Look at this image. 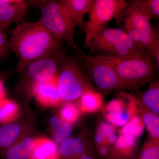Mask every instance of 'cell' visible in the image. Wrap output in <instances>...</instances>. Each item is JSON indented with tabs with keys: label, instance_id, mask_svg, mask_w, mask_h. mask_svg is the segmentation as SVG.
I'll return each mask as SVG.
<instances>
[{
	"label": "cell",
	"instance_id": "obj_9",
	"mask_svg": "<svg viewBox=\"0 0 159 159\" xmlns=\"http://www.w3.org/2000/svg\"><path fill=\"white\" fill-rule=\"evenodd\" d=\"M118 23L127 25L139 31L142 36V43L145 51L153 57L159 68V39L150 23L129 2L119 19Z\"/></svg>",
	"mask_w": 159,
	"mask_h": 159
},
{
	"label": "cell",
	"instance_id": "obj_21",
	"mask_svg": "<svg viewBox=\"0 0 159 159\" xmlns=\"http://www.w3.org/2000/svg\"><path fill=\"white\" fill-rule=\"evenodd\" d=\"M21 114L19 106L14 101L4 98L0 100V124L16 121Z\"/></svg>",
	"mask_w": 159,
	"mask_h": 159
},
{
	"label": "cell",
	"instance_id": "obj_26",
	"mask_svg": "<svg viewBox=\"0 0 159 159\" xmlns=\"http://www.w3.org/2000/svg\"><path fill=\"white\" fill-rule=\"evenodd\" d=\"M145 125L140 115L134 117L119 130V135L128 134L139 139L144 132Z\"/></svg>",
	"mask_w": 159,
	"mask_h": 159
},
{
	"label": "cell",
	"instance_id": "obj_30",
	"mask_svg": "<svg viewBox=\"0 0 159 159\" xmlns=\"http://www.w3.org/2000/svg\"><path fill=\"white\" fill-rule=\"evenodd\" d=\"M79 159H96L94 155L93 148L89 150L88 152L84 154Z\"/></svg>",
	"mask_w": 159,
	"mask_h": 159
},
{
	"label": "cell",
	"instance_id": "obj_16",
	"mask_svg": "<svg viewBox=\"0 0 159 159\" xmlns=\"http://www.w3.org/2000/svg\"><path fill=\"white\" fill-rule=\"evenodd\" d=\"M35 139L30 134L6 149L0 157L2 159H28L33 149Z\"/></svg>",
	"mask_w": 159,
	"mask_h": 159
},
{
	"label": "cell",
	"instance_id": "obj_20",
	"mask_svg": "<svg viewBox=\"0 0 159 159\" xmlns=\"http://www.w3.org/2000/svg\"><path fill=\"white\" fill-rule=\"evenodd\" d=\"M137 99L139 114L142 118L145 127L150 138L159 139V117L158 115L145 108Z\"/></svg>",
	"mask_w": 159,
	"mask_h": 159
},
{
	"label": "cell",
	"instance_id": "obj_24",
	"mask_svg": "<svg viewBox=\"0 0 159 159\" xmlns=\"http://www.w3.org/2000/svg\"><path fill=\"white\" fill-rule=\"evenodd\" d=\"M92 148L90 137L86 132L83 133L74 138L70 159H79Z\"/></svg>",
	"mask_w": 159,
	"mask_h": 159
},
{
	"label": "cell",
	"instance_id": "obj_8",
	"mask_svg": "<svg viewBox=\"0 0 159 159\" xmlns=\"http://www.w3.org/2000/svg\"><path fill=\"white\" fill-rule=\"evenodd\" d=\"M127 5L125 0H93L84 26V45L106 28L112 20L119 19Z\"/></svg>",
	"mask_w": 159,
	"mask_h": 159
},
{
	"label": "cell",
	"instance_id": "obj_33",
	"mask_svg": "<svg viewBox=\"0 0 159 159\" xmlns=\"http://www.w3.org/2000/svg\"><path fill=\"white\" fill-rule=\"evenodd\" d=\"M0 31H1V30H0Z\"/></svg>",
	"mask_w": 159,
	"mask_h": 159
},
{
	"label": "cell",
	"instance_id": "obj_10",
	"mask_svg": "<svg viewBox=\"0 0 159 159\" xmlns=\"http://www.w3.org/2000/svg\"><path fill=\"white\" fill-rule=\"evenodd\" d=\"M102 116L106 122L114 127H122L139 115L136 97L124 91L104 105Z\"/></svg>",
	"mask_w": 159,
	"mask_h": 159
},
{
	"label": "cell",
	"instance_id": "obj_22",
	"mask_svg": "<svg viewBox=\"0 0 159 159\" xmlns=\"http://www.w3.org/2000/svg\"><path fill=\"white\" fill-rule=\"evenodd\" d=\"M51 134L54 142L59 144L70 136L73 131L72 125L63 122L58 116H53L49 120Z\"/></svg>",
	"mask_w": 159,
	"mask_h": 159
},
{
	"label": "cell",
	"instance_id": "obj_28",
	"mask_svg": "<svg viewBox=\"0 0 159 159\" xmlns=\"http://www.w3.org/2000/svg\"><path fill=\"white\" fill-rule=\"evenodd\" d=\"M11 51L9 40L4 31H0V61Z\"/></svg>",
	"mask_w": 159,
	"mask_h": 159
},
{
	"label": "cell",
	"instance_id": "obj_15",
	"mask_svg": "<svg viewBox=\"0 0 159 159\" xmlns=\"http://www.w3.org/2000/svg\"><path fill=\"white\" fill-rule=\"evenodd\" d=\"M28 159H59L57 144L47 137L36 138Z\"/></svg>",
	"mask_w": 159,
	"mask_h": 159
},
{
	"label": "cell",
	"instance_id": "obj_25",
	"mask_svg": "<svg viewBox=\"0 0 159 159\" xmlns=\"http://www.w3.org/2000/svg\"><path fill=\"white\" fill-rule=\"evenodd\" d=\"M80 113L79 107L73 102H65L61 106L58 117L63 122L73 125L79 120Z\"/></svg>",
	"mask_w": 159,
	"mask_h": 159
},
{
	"label": "cell",
	"instance_id": "obj_5",
	"mask_svg": "<svg viewBox=\"0 0 159 159\" xmlns=\"http://www.w3.org/2000/svg\"><path fill=\"white\" fill-rule=\"evenodd\" d=\"M57 82L60 96L64 103L74 102L86 91L95 89L77 57L67 55L61 62Z\"/></svg>",
	"mask_w": 159,
	"mask_h": 159
},
{
	"label": "cell",
	"instance_id": "obj_11",
	"mask_svg": "<svg viewBox=\"0 0 159 159\" xmlns=\"http://www.w3.org/2000/svg\"><path fill=\"white\" fill-rule=\"evenodd\" d=\"M28 2L24 0H0V30L23 22L28 12Z\"/></svg>",
	"mask_w": 159,
	"mask_h": 159
},
{
	"label": "cell",
	"instance_id": "obj_27",
	"mask_svg": "<svg viewBox=\"0 0 159 159\" xmlns=\"http://www.w3.org/2000/svg\"><path fill=\"white\" fill-rule=\"evenodd\" d=\"M138 159H159V139L149 138L142 147Z\"/></svg>",
	"mask_w": 159,
	"mask_h": 159
},
{
	"label": "cell",
	"instance_id": "obj_17",
	"mask_svg": "<svg viewBox=\"0 0 159 159\" xmlns=\"http://www.w3.org/2000/svg\"><path fill=\"white\" fill-rule=\"evenodd\" d=\"M79 108L81 112L92 113L102 110L104 107L102 95L96 89L86 91L79 99Z\"/></svg>",
	"mask_w": 159,
	"mask_h": 159
},
{
	"label": "cell",
	"instance_id": "obj_7",
	"mask_svg": "<svg viewBox=\"0 0 159 159\" xmlns=\"http://www.w3.org/2000/svg\"><path fill=\"white\" fill-rule=\"evenodd\" d=\"M64 48L58 53L31 63L20 73L17 88L25 95L32 96L34 86L49 81L59 73L63 60L66 55Z\"/></svg>",
	"mask_w": 159,
	"mask_h": 159
},
{
	"label": "cell",
	"instance_id": "obj_2",
	"mask_svg": "<svg viewBox=\"0 0 159 159\" xmlns=\"http://www.w3.org/2000/svg\"><path fill=\"white\" fill-rule=\"evenodd\" d=\"M96 57L109 62L131 91L155 79L159 69L148 52L124 57Z\"/></svg>",
	"mask_w": 159,
	"mask_h": 159
},
{
	"label": "cell",
	"instance_id": "obj_29",
	"mask_svg": "<svg viewBox=\"0 0 159 159\" xmlns=\"http://www.w3.org/2000/svg\"><path fill=\"white\" fill-rule=\"evenodd\" d=\"M111 146L102 145L96 147L97 155L100 159H110L111 154Z\"/></svg>",
	"mask_w": 159,
	"mask_h": 159
},
{
	"label": "cell",
	"instance_id": "obj_19",
	"mask_svg": "<svg viewBox=\"0 0 159 159\" xmlns=\"http://www.w3.org/2000/svg\"><path fill=\"white\" fill-rule=\"evenodd\" d=\"M76 27H83L86 14L88 13L93 0H62Z\"/></svg>",
	"mask_w": 159,
	"mask_h": 159
},
{
	"label": "cell",
	"instance_id": "obj_32",
	"mask_svg": "<svg viewBox=\"0 0 159 159\" xmlns=\"http://www.w3.org/2000/svg\"><path fill=\"white\" fill-rule=\"evenodd\" d=\"M131 159H137L136 157H134L132 158Z\"/></svg>",
	"mask_w": 159,
	"mask_h": 159
},
{
	"label": "cell",
	"instance_id": "obj_6",
	"mask_svg": "<svg viewBox=\"0 0 159 159\" xmlns=\"http://www.w3.org/2000/svg\"><path fill=\"white\" fill-rule=\"evenodd\" d=\"M77 58L94 84L103 93L130 90L113 66L106 61L79 50Z\"/></svg>",
	"mask_w": 159,
	"mask_h": 159
},
{
	"label": "cell",
	"instance_id": "obj_14",
	"mask_svg": "<svg viewBox=\"0 0 159 159\" xmlns=\"http://www.w3.org/2000/svg\"><path fill=\"white\" fill-rule=\"evenodd\" d=\"M138 139L128 134L119 135L111 146L110 159H131L138 148Z\"/></svg>",
	"mask_w": 159,
	"mask_h": 159
},
{
	"label": "cell",
	"instance_id": "obj_31",
	"mask_svg": "<svg viewBox=\"0 0 159 159\" xmlns=\"http://www.w3.org/2000/svg\"><path fill=\"white\" fill-rule=\"evenodd\" d=\"M5 90L2 80L0 79V100L5 98Z\"/></svg>",
	"mask_w": 159,
	"mask_h": 159
},
{
	"label": "cell",
	"instance_id": "obj_4",
	"mask_svg": "<svg viewBox=\"0 0 159 159\" xmlns=\"http://www.w3.org/2000/svg\"><path fill=\"white\" fill-rule=\"evenodd\" d=\"M84 46L95 56L124 57L147 52L136 44L123 29L107 27Z\"/></svg>",
	"mask_w": 159,
	"mask_h": 159
},
{
	"label": "cell",
	"instance_id": "obj_18",
	"mask_svg": "<svg viewBox=\"0 0 159 159\" xmlns=\"http://www.w3.org/2000/svg\"><path fill=\"white\" fill-rule=\"evenodd\" d=\"M137 100L144 107L154 113L159 115V81L153 80L149 83L148 88L135 96Z\"/></svg>",
	"mask_w": 159,
	"mask_h": 159
},
{
	"label": "cell",
	"instance_id": "obj_1",
	"mask_svg": "<svg viewBox=\"0 0 159 159\" xmlns=\"http://www.w3.org/2000/svg\"><path fill=\"white\" fill-rule=\"evenodd\" d=\"M9 40L11 51L17 58L16 70L19 74L31 63L65 48L62 41L49 32L39 20L17 24L10 32Z\"/></svg>",
	"mask_w": 159,
	"mask_h": 159
},
{
	"label": "cell",
	"instance_id": "obj_13",
	"mask_svg": "<svg viewBox=\"0 0 159 159\" xmlns=\"http://www.w3.org/2000/svg\"><path fill=\"white\" fill-rule=\"evenodd\" d=\"M58 75L53 79L34 86V96L39 104L46 107H57L64 103L60 96L57 82Z\"/></svg>",
	"mask_w": 159,
	"mask_h": 159
},
{
	"label": "cell",
	"instance_id": "obj_23",
	"mask_svg": "<svg viewBox=\"0 0 159 159\" xmlns=\"http://www.w3.org/2000/svg\"><path fill=\"white\" fill-rule=\"evenodd\" d=\"M129 2L149 21L159 19V0H131Z\"/></svg>",
	"mask_w": 159,
	"mask_h": 159
},
{
	"label": "cell",
	"instance_id": "obj_3",
	"mask_svg": "<svg viewBox=\"0 0 159 159\" xmlns=\"http://www.w3.org/2000/svg\"><path fill=\"white\" fill-rule=\"evenodd\" d=\"M28 3L40 10L39 20L49 32L66 42L76 52L79 51L74 39L76 26L62 0H35Z\"/></svg>",
	"mask_w": 159,
	"mask_h": 159
},
{
	"label": "cell",
	"instance_id": "obj_12",
	"mask_svg": "<svg viewBox=\"0 0 159 159\" xmlns=\"http://www.w3.org/2000/svg\"><path fill=\"white\" fill-rule=\"evenodd\" d=\"M31 126L29 122L23 121L3 124L0 126V156L24 137L30 134Z\"/></svg>",
	"mask_w": 159,
	"mask_h": 159
}]
</instances>
